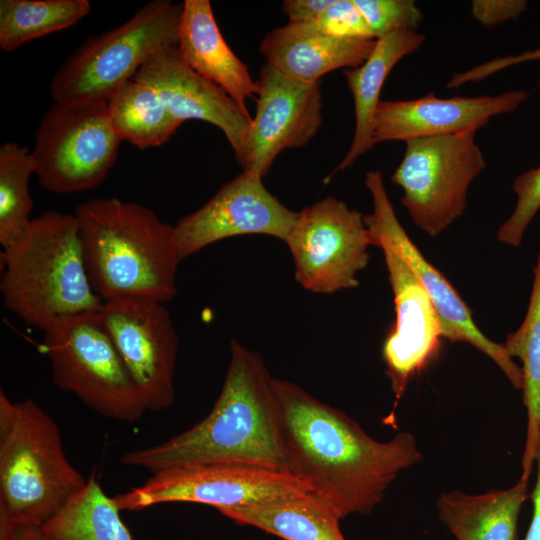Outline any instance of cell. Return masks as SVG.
Returning a JSON list of instances; mask_svg holds the SVG:
<instances>
[{
    "instance_id": "1",
    "label": "cell",
    "mask_w": 540,
    "mask_h": 540,
    "mask_svg": "<svg viewBox=\"0 0 540 540\" xmlns=\"http://www.w3.org/2000/svg\"><path fill=\"white\" fill-rule=\"evenodd\" d=\"M287 470L340 518L367 515L399 474L423 459L415 436L388 441L288 380L273 379Z\"/></svg>"
},
{
    "instance_id": "2",
    "label": "cell",
    "mask_w": 540,
    "mask_h": 540,
    "mask_svg": "<svg viewBox=\"0 0 540 540\" xmlns=\"http://www.w3.org/2000/svg\"><path fill=\"white\" fill-rule=\"evenodd\" d=\"M230 352L220 394L209 414L160 444L125 452L124 465L155 473L186 465L240 463L288 472L274 378L257 352L236 340H231Z\"/></svg>"
},
{
    "instance_id": "3",
    "label": "cell",
    "mask_w": 540,
    "mask_h": 540,
    "mask_svg": "<svg viewBox=\"0 0 540 540\" xmlns=\"http://www.w3.org/2000/svg\"><path fill=\"white\" fill-rule=\"evenodd\" d=\"M74 215L88 279L103 301L174 298L181 262L174 226L147 206L117 198L90 199Z\"/></svg>"
},
{
    "instance_id": "4",
    "label": "cell",
    "mask_w": 540,
    "mask_h": 540,
    "mask_svg": "<svg viewBox=\"0 0 540 540\" xmlns=\"http://www.w3.org/2000/svg\"><path fill=\"white\" fill-rule=\"evenodd\" d=\"M3 303L27 325L44 331L54 321L98 311L74 214L48 210L1 253Z\"/></svg>"
},
{
    "instance_id": "5",
    "label": "cell",
    "mask_w": 540,
    "mask_h": 540,
    "mask_svg": "<svg viewBox=\"0 0 540 540\" xmlns=\"http://www.w3.org/2000/svg\"><path fill=\"white\" fill-rule=\"evenodd\" d=\"M87 482L67 459L54 419L0 391V521L42 526Z\"/></svg>"
},
{
    "instance_id": "6",
    "label": "cell",
    "mask_w": 540,
    "mask_h": 540,
    "mask_svg": "<svg viewBox=\"0 0 540 540\" xmlns=\"http://www.w3.org/2000/svg\"><path fill=\"white\" fill-rule=\"evenodd\" d=\"M43 332L58 388L113 420L133 423L148 411L99 310L60 318Z\"/></svg>"
},
{
    "instance_id": "7",
    "label": "cell",
    "mask_w": 540,
    "mask_h": 540,
    "mask_svg": "<svg viewBox=\"0 0 540 540\" xmlns=\"http://www.w3.org/2000/svg\"><path fill=\"white\" fill-rule=\"evenodd\" d=\"M182 3L153 0L122 25L89 37L57 70L54 101L108 102L158 50L177 45Z\"/></svg>"
},
{
    "instance_id": "8",
    "label": "cell",
    "mask_w": 540,
    "mask_h": 540,
    "mask_svg": "<svg viewBox=\"0 0 540 540\" xmlns=\"http://www.w3.org/2000/svg\"><path fill=\"white\" fill-rule=\"evenodd\" d=\"M121 141L107 102L54 101L35 133L31 150L34 174L50 192L94 189L114 165Z\"/></svg>"
},
{
    "instance_id": "9",
    "label": "cell",
    "mask_w": 540,
    "mask_h": 540,
    "mask_svg": "<svg viewBox=\"0 0 540 540\" xmlns=\"http://www.w3.org/2000/svg\"><path fill=\"white\" fill-rule=\"evenodd\" d=\"M477 130L405 141L391 181L403 190L401 202L413 223L430 237L464 213L469 186L486 167Z\"/></svg>"
},
{
    "instance_id": "10",
    "label": "cell",
    "mask_w": 540,
    "mask_h": 540,
    "mask_svg": "<svg viewBox=\"0 0 540 540\" xmlns=\"http://www.w3.org/2000/svg\"><path fill=\"white\" fill-rule=\"evenodd\" d=\"M299 492H309L291 473L240 463H206L161 470L140 486L113 496L120 511L163 503H196L220 513Z\"/></svg>"
},
{
    "instance_id": "11",
    "label": "cell",
    "mask_w": 540,
    "mask_h": 540,
    "mask_svg": "<svg viewBox=\"0 0 540 540\" xmlns=\"http://www.w3.org/2000/svg\"><path fill=\"white\" fill-rule=\"evenodd\" d=\"M284 242L297 282L320 294L357 287V274L368 265L373 245L364 215L333 196L297 212Z\"/></svg>"
},
{
    "instance_id": "12",
    "label": "cell",
    "mask_w": 540,
    "mask_h": 540,
    "mask_svg": "<svg viewBox=\"0 0 540 540\" xmlns=\"http://www.w3.org/2000/svg\"><path fill=\"white\" fill-rule=\"evenodd\" d=\"M99 313L148 411L169 408L175 399L179 340L164 303L115 298L103 301Z\"/></svg>"
},
{
    "instance_id": "13",
    "label": "cell",
    "mask_w": 540,
    "mask_h": 540,
    "mask_svg": "<svg viewBox=\"0 0 540 540\" xmlns=\"http://www.w3.org/2000/svg\"><path fill=\"white\" fill-rule=\"evenodd\" d=\"M373 208L364 215L372 243H388L418 278L429 295L441 321L443 338L466 342L487 355L505 374L515 389H522V370L504 345L487 338L476 326L472 313L452 284L420 252L399 222L388 197L380 171L365 177Z\"/></svg>"
},
{
    "instance_id": "14",
    "label": "cell",
    "mask_w": 540,
    "mask_h": 540,
    "mask_svg": "<svg viewBox=\"0 0 540 540\" xmlns=\"http://www.w3.org/2000/svg\"><path fill=\"white\" fill-rule=\"evenodd\" d=\"M296 215L266 189L261 178L243 171L224 183L202 207L177 222V253L182 261L217 241L245 234H264L284 241Z\"/></svg>"
},
{
    "instance_id": "15",
    "label": "cell",
    "mask_w": 540,
    "mask_h": 540,
    "mask_svg": "<svg viewBox=\"0 0 540 540\" xmlns=\"http://www.w3.org/2000/svg\"><path fill=\"white\" fill-rule=\"evenodd\" d=\"M257 106L240 165L263 178L285 149L305 146L321 122L320 84L303 83L265 63L260 71Z\"/></svg>"
},
{
    "instance_id": "16",
    "label": "cell",
    "mask_w": 540,
    "mask_h": 540,
    "mask_svg": "<svg viewBox=\"0 0 540 540\" xmlns=\"http://www.w3.org/2000/svg\"><path fill=\"white\" fill-rule=\"evenodd\" d=\"M373 246L383 252L394 296L395 322L383 343L382 356L396 404L410 380L437 355L442 325L429 295L401 256L384 241H375Z\"/></svg>"
},
{
    "instance_id": "17",
    "label": "cell",
    "mask_w": 540,
    "mask_h": 540,
    "mask_svg": "<svg viewBox=\"0 0 540 540\" xmlns=\"http://www.w3.org/2000/svg\"><path fill=\"white\" fill-rule=\"evenodd\" d=\"M133 79L152 86L169 112L182 123L197 119L217 126L240 163L252 117L219 86L193 71L181 58L176 45L154 53Z\"/></svg>"
},
{
    "instance_id": "18",
    "label": "cell",
    "mask_w": 540,
    "mask_h": 540,
    "mask_svg": "<svg viewBox=\"0 0 540 540\" xmlns=\"http://www.w3.org/2000/svg\"><path fill=\"white\" fill-rule=\"evenodd\" d=\"M527 97L525 90H512L495 96L439 98L428 93L412 100H381L372 124L373 143L479 129L493 116L515 111Z\"/></svg>"
},
{
    "instance_id": "19",
    "label": "cell",
    "mask_w": 540,
    "mask_h": 540,
    "mask_svg": "<svg viewBox=\"0 0 540 540\" xmlns=\"http://www.w3.org/2000/svg\"><path fill=\"white\" fill-rule=\"evenodd\" d=\"M375 45L376 40L327 35L315 23L288 22L264 36L260 52L267 64L288 78L317 83L331 71L360 66Z\"/></svg>"
},
{
    "instance_id": "20",
    "label": "cell",
    "mask_w": 540,
    "mask_h": 540,
    "mask_svg": "<svg viewBox=\"0 0 540 540\" xmlns=\"http://www.w3.org/2000/svg\"><path fill=\"white\" fill-rule=\"evenodd\" d=\"M183 61L197 74L224 90L246 113L257 95L255 81L224 40L208 0H185L176 45Z\"/></svg>"
},
{
    "instance_id": "21",
    "label": "cell",
    "mask_w": 540,
    "mask_h": 540,
    "mask_svg": "<svg viewBox=\"0 0 540 540\" xmlns=\"http://www.w3.org/2000/svg\"><path fill=\"white\" fill-rule=\"evenodd\" d=\"M425 36L414 30H399L376 40V45L363 64L344 69L347 85L352 93L355 110V130L351 145L340 164L324 180L351 167L374 146L372 124L380 103L383 84L393 67L405 56L418 50Z\"/></svg>"
},
{
    "instance_id": "22",
    "label": "cell",
    "mask_w": 540,
    "mask_h": 540,
    "mask_svg": "<svg viewBox=\"0 0 540 540\" xmlns=\"http://www.w3.org/2000/svg\"><path fill=\"white\" fill-rule=\"evenodd\" d=\"M528 482L520 477L512 487L482 494L441 493L436 501L438 518L457 540H517Z\"/></svg>"
},
{
    "instance_id": "23",
    "label": "cell",
    "mask_w": 540,
    "mask_h": 540,
    "mask_svg": "<svg viewBox=\"0 0 540 540\" xmlns=\"http://www.w3.org/2000/svg\"><path fill=\"white\" fill-rule=\"evenodd\" d=\"M221 514L284 540H345L339 527L340 516L310 492L240 506Z\"/></svg>"
},
{
    "instance_id": "24",
    "label": "cell",
    "mask_w": 540,
    "mask_h": 540,
    "mask_svg": "<svg viewBox=\"0 0 540 540\" xmlns=\"http://www.w3.org/2000/svg\"><path fill=\"white\" fill-rule=\"evenodd\" d=\"M503 345L511 358L517 357L522 363L521 390L527 428L520 477L529 480L540 438V250L525 318L516 331L508 334Z\"/></svg>"
},
{
    "instance_id": "25",
    "label": "cell",
    "mask_w": 540,
    "mask_h": 540,
    "mask_svg": "<svg viewBox=\"0 0 540 540\" xmlns=\"http://www.w3.org/2000/svg\"><path fill=\"white\" fill-rule=\"evenodd\" d=\"M41 529L46 540H133L113 497L104 492L94 473Z\"/></svg>"
},
{
    "instance_id": "26",
    "label": "cell",
    "mask_w": 540,
    "mask_h": 540,
    "mask_svg": "<svg viewBox=\"0 0 540 540\" xmlns=\"http://www.w3.org/2000/svg\"><path fill=\"white\" fill-rule=\"evenodd\" d=\"M107 106L120 138L140 149L164 144L183 124L169 112L152 86L134 79L124 83Z\"/></svg>"
},
{
    "instance_id": "27",
    "label": "cell",
    "mask_w": 540,
    "mask_h": 540,
    "mask_svg": "<svg viewBox=\"0 0 540 540\" xmlns=\"http://www.w3.org/2000/svg\"><path fill=\"white\" fill-rule=\"evenodd\" d=\"M90 10L88 0H1L0 47L13 52L26 42L69 28Z\"/></svg>"
},
{
    "instance_id": "28",
    "label": "cell",
    "mask_w": 540,
    "mask_h": 540,
    "mask_svg": "<svg viewBox=\"0 0 540 540\" xmlns=\"http://www.w3.org/2000/svg\"><path fill=\"white\" fill-rule=\"evenodd\" d=\"M34 173L31 151L14 142L0 147V244L4 248L30 226L33 200L29 179Z\"/></svg>"
},
{
    "instance_id": "29",
    "label": "cell",
    "mask_w": 540,
    "mask_h": 540,
    "mask_svg": "<svg viewBox=\"0 0 540 540\" xmlns=\"http://www.w3.org/2000/svg\"><path fill=\"white\" fill-rule=\"evenodd\" d=\"M517 201L511 216L499 227L497 240L520 246L524 233L540 210V166L517 176L512 184Z\"/></svg>"
},
{
    "instance_id": "30",
    "label": "cell",
    "mask_w": 540,
    "mask_h": 540,
    "mask_svg": "<svg viewBox=\"0 0 540 540\" xmlns=\"http://www.w3.org/2000/svg\"><path fill=\"white\" fill-rule=\"evenodd\" d=\"M374 39L399 30H414L423 14L413 0H353Z\"/></svg>"
},
{
    "instance_id": "31",
    "label": "cell",
    "mask_w": 540,
    "mask_h": 540,
    "mask_svg": "<svg viewBox=\"0 0 540 540\" xmlns=\"http://www.w3.org/2000/svg\"><path fill=\"white\" fill-rule=\"evenodd\" d=\"M314 23L320 31L336 38L376 40L353 0H333Z\"/></svg>"
},
{
    "instance_id": "32",
    "label": "cell",
    "mask_w": 540,
    "mask_h": 540,
    "mask_svg": "<svg viewBox=\"0 0 540 540\" xmlns=\"http://www.w3.org/2000/svg\"><path fill=\"white\" fill-rule=\"evenodd\" d=\"M528 61H540V47L535 50L524 51L516 55L498 57L481 63L461 73H456L447 83L448 88H458L468 82L483 80L496 72H499L510 66H514ZM540 94V82L538 85Z\"/></svg>"
},
{
    "instance_id": "33",
    "label": "cell",
    "mask_w": 540,
    "mask_h": 540,
    "mask_svg": "<svg viewBox=\"0 0 540 540\" xmlns=\"http://www.w3.org/2000/svg\"><path fill=\"white\" fill-rule=\"evenodd\" d=\"M527 8L525 0H473L471 15L486 27L518 18Z\"/></svg>"
},
{
    "instance_id": "34",
    "label": "cell",
    "mask_w": 540,
    "mask_h": 540,
    "mask_svg": "<svg viewBox=\"0 0 540 540\" xmlns=\"http://www.w3.org/2000/svg\"><path fill=\"white\" fill-rule=\"evenodd\" d=\"M333 0H286L283 12L292 23H314L329 8Z\"/></svg>"
},
{
    "instance_id": "35",
    "label": "cell",
    "mask_w": 540,
    "mask_h": 540,
    "mask_svg": "<svg viewBox=\"0 0 540 540\" xmlns=\"http://www.w3.org/2000/svg\"><path fill=\"white\" fill-rule=\"evenodd\" d=\"M536 482L530 494L532 500V518L529 528L522 540H540V438L535 457Z\"/></svg>"
},
{
    "instance_id": "36",
    "label": "cell",
    "mask_w": 540,
    "mask_h": 540,
    "mask_svg": "<svg viewBox=\"0 0 540 540\" xmlns=\"http://www.w3.org/2000/svg\"><path fill=\"white\" fill-rule=\"evenodd\" d=\"M0 540H46L41 526L0 521Z\"/></svg>"
}]
</instances>
